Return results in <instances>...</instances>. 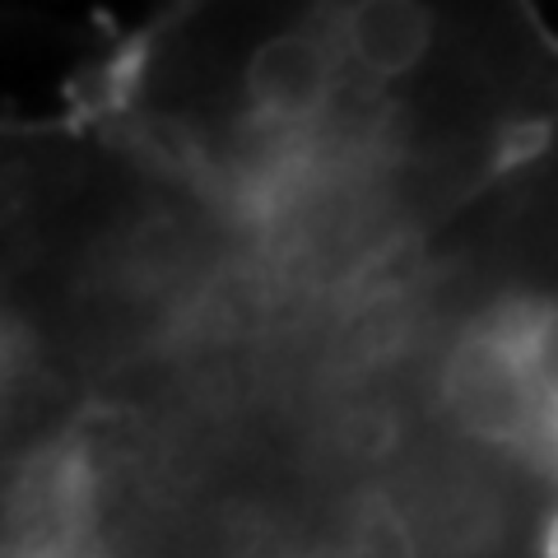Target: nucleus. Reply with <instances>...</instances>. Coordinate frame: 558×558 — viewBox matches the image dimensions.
Returning <instances> with one entry per match:
<instances>
[{"label": "nucleus", "instance_id": "f257e3e1", "mask_svg": "<svg viewBox=\"0 0 558 558\" xmlns=\"http://www.w3.org/2000/svg\"><path fill=\"white\" fill-rule=\"evenodd\" d=\"M336 38L344 47L349 65L377 84H396L414 75L433 51V33L438 20L424 5H405V0H368V5L340 10Z\"/></svg>", "mask_w": 558, "mask_h": 558}, {"label": "nucleus", "instance_id": "f03ea898", "mask_svg": "<svg viewBox=\"0 0 558 558\" xmlns=\"http://www.w3.org/2000/svg\"><path fill=\"white\" fill-rule=\"evenodd\" d=\"M349 549L359 558H414V531L405 526V517L387 502L368 508L359 521H354V539Z\"/></svg>", "mask_w": 558, "mask_h": 558}, {"label": "nucleus", "instance_id": "7ed1b4c3", "mask_svg": "<svg viewBox=\"0 0 558 558\" xmlns=\"http://www.w3.org/2000/svg\"><path fill=\"white\" fill-rule=\"evenodd\" d=\"M303 558H359L349 545H322V549H307Z\"/></svg>", "mask_w": 558, "mask_h": 558}, {"label": "nucleus", "instance_id": "20e7f679", "mask_svg": "<svg viewBox=\"0 0 558 558\" xmlns=\"http://www.w3.org/2000/svg\"><path fill=\"white\" fill-rule=\"evenodd\" d=\"M545 558H558V512L549 521V539H545Z\"/></svg>", "mask_w": 558, "mask_h": 558}, {"label": "nucleus", "instance_id": "39448f33", "mask_svg": "<svg viewBox=\"0 0 558 558\" xmlns=\"http://www.w3.org/2000/svg\"><path fill=\"white\" fill-rule=\"evenodd\" d=\"M24 558H80V554H65V549H43V554H24Z\"/></svg>", "mask_w": 558, "mask_h": 558}]
</instances>
